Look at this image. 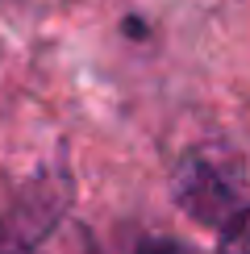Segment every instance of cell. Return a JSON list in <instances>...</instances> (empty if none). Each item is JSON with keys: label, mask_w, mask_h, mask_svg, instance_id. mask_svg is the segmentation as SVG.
<instances>
[{"label": "cell", "mask_w": 250, "mask_h": 254, "mask_svg": "<svg viewBox=\"0 0 250 254\" xmlns=\"http://www.w3.org/2000/svg\"><path fill=\"white\" fill-rule=\"evenodd\" d=\"M171 196L196 225H204V229L217 234L250 200L246 196V167L225 146H200V150H192L175 167Z\"/></svg>", "instance_id": "obj_1"}, {"label": "cell", "mask_w": 250, "mask_h": 254, "mask_svg": "<svg viewBox=\"0 0 250 254\" xmlns=\"http://www.w3.org/2000/svg\"><path fill=\"white\" fill-rule=\"evenodd\" d=\"M71 196H75V179H71L67 167L34 175L17 192L8 217L0 221V250L4 254H29L62 221V213L71 208Z\"/></svg>", "instance_id": "obj_2"}, {"label": "cell", "mask_w": 250, "mask_h": 254, "mask_svg": "<svg viewBox=\"0 0 250 254\" xmlns=\"http://www.w3.org/2000/svg\"><path fill=\"white\" fill-rule=\"evenodd\" d=\"M217 254H250V200L217 229Z\"/></svg>", "instance_id": "obj_3"}, {"label": "cell", "mask_w": 250, "mask_h": 254, "mask_svg": "<svg viewBox=\"0 0 250 254\" xmlns=\"http://www.w3.org/2000/svg\"><path fill=\"white\" fill-rule=\"evenodd\" d=\"M133 254H196V250L184 246L180 238H146V242H138Z\"/></svg>", "instance_id": "obj_4"}]
</instances>
